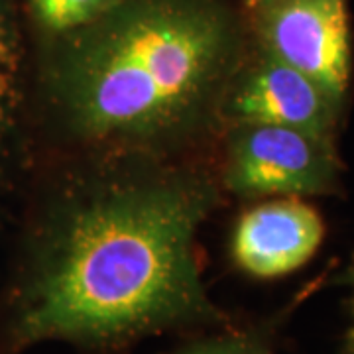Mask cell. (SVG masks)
<instances>
[{"label": "cell", "instance_id": "ba28073f", "mask_svg": "<svg viewBox=\"0 0 354 354\" xmlns=\"http://www.w3.org/2000/svg\"><path fill=\"white\" fill-rule=\"evenodd\" d=\"M116 0H28L30 12L46 32H73L97 20Z\"/></svg>", "mask_w": 354, "mask_h": 354}, {"label": "cell", "instance_id": "277c9868", "mask_svg": "<svg viewBox=\"0 0 354 354\" xmlns=\"http://www.w3.org/2000/svg\"><path fill=\"white\" fill-rule=\"evenodd\" d=\"M260 34L266 55L301 71L342 104L351 83L346 0H274L264 4Z\"/></svg>", "mask_w": 354, "mask_h": 354}, {"label": "cell", "instance_id": "7a4b0ae2", "mask_svg": "<svg viewBox=\"0 0 354 354\" xmlns=\"http://www.w3.org/2000/svg\"><path fill=\"white\" fill-rule=\"evenodd\" d=\"M232 53L230 22L209 0H116L73 30L51 87L83 134L152 138L201 109Z\"/></svg>", "mask_w": 354, "mask_h": 354}, {"label": "cell", "instance_id": "8992f818", "mask_svg": "<svg viewBox=\"0 0 354 354\" xmlns=\"http://www.w3.org/2000/svg\"><path fill=\"white\" fill-rule=\"evenodd\" d=\"M230 111L241 124H272L333 140L341 104L323 88L272 55L244 79Z\"/></svg>", "mask_w": 354, "mask_h": 354}, {"label": "cell", "instance_id": "8fae6325", "mask_svg": "<svg viewBox=\"0 0 354 354\" xmlns=\"http://www.w3.org/2000/svg\"><path fill=\"white\" fill-rule=\"evenodd\" d=\"M258 2H262V4H270V2H274V0H258Z\"/></svg>", "mask_w": 354, "mask_h": 354}, {"label": "cell", "instance_id": "30bf717a", "mask_svg": "<svg viewBox=\"0 0 354 354\" xmlns=\"http://www.w3.org/2000/svg\"><path fill=\"white\" fill-rule=\"evenodd\" d=\"M354 315V309H353ZM351 354H354V327H353V335H351Z\"/></svg>", "mask_w": 354, "mask_h": 354}, {"label": "cell", "instance_id": "3957f363", "mask_svg": "<svg viewBox=\"0 0 354 354\" xmlns=\"http://www.w3.org/2000/svg\"><path fill=\"white\" fill-rule=\"evenodd\" d=\"M227 181L241 195H323L339 183V158L330 138L295 128L241 124Z\"/></svg>", "mask_w": 354, "mask_h": 354}, {"label": "cell", "instance_id": "5b68a950", "mask_svg": "<svg viewBox=\"0 0 354 354\" xmlns=\"http://www.w3.org/2000/svg\"><path fill=\"white\" fill-rule=\"evenodd\" d=\"M325 239L315 209L295 197L262 203L241 216L232 234V258L258 279L288 276L307 264Z\"/></svg>", "mask_w": 354, "mask_h": 354}, {"label": "cell", "instance_id": "52a82bcc", "mask_svg": "<svg viewBox=\"0 0 354 354\" xmlns=\"http://www.w3.org/2000/svg\"><path fill=\"white\" fill-rule=\"evenodd\" d=\"M24 102V50L12 0H0V195L18 150Z\"/></svg>", "mask_w": 354, "mask_h": 354}, {"label": "cell", "instance_id": "6da1fadb", "mask_svg": "<svg viewBox=\"0 0 354 354\" xmlns=\"http://www.w3.org/2000/svg\"><path fill=\"white\" fill-rule=\"evenodd\" d=\"M209 207L199 183H138L34 232L0 291V354L44 342L118 354L171 330L225 327L195 252Z\"/></svg>", "mask_w": 354, "mask_h": 354}, {"label": "cell", "instance_id": "9c48e42d", "mask_svg": "<svg viewBox=\"0 0 354 354\" xmlns=\"http://www.w3.org/2000/svg\"><path fill=\"white\" fill-rule=\"evenodd\" d=\"M167 354H276L264 333L256 329H225L193 337Z\"/></svg>", "mask_w": 354, "mask_h": 354}]
</instances>
